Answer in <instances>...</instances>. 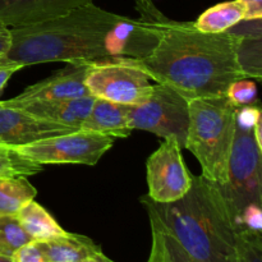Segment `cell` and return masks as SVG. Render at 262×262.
I'll use <instances>...</instances> for the list:
<instances>
[{"instance_id": "1", "label": "cell", "mask_w": 262, "mask_h": 262, "mask_svg": "<svg viewBox=\"0 0 262 262\" xmlns=\"http://www.w3.org/2000/svg\"><path fill=\"white\" fill-rule=\"evenodd\" d=\"M145 4L155 26L156 42L145 58L125 59L156 83L192 100L225 95L233 82L246 78L238 64L234 32H201L193 22L166 18L151 0H145Z\"/></svg>"}, {"instance_id": "2", "label": "cell", "mask_w": 262, "mask_h": 262, "mask_svg": "<svg viewBox=\"0 0 262 262\" xmlns=\"http://www.w3.org/2000/svg\"><path fill=\"white\" fill-rule=\"evenodd\" d=\"M124 15L94 3L51 19L10 28V48L0 64L25 67L56 61H101L112 59L109 37Z\"/></svg>"}, {"instance_id": "3", "label": "cell", "mask_w": 262, "mask_h": 262, "mask_svg": "<svg viewBox=\"0 0 262 262\" xmlns=\"http://www.w3.org/2000/svg\"><path fill=\"white\" fill-rule=\"evenodd\" d=\"M141 202L193 262H235L238 229L219 184L192 174L191 189L183 199L155 204L145 196Z\"/></svg>"}, {"instance_id": "4", "label": "cell", "mask_w": 262, "mask_h": 262, "mask_svg": "<svg viewBox=\"0 0 262 262\" xmlns=\"http://www.w3.org/2000/svg\"><path fill=\"white\" fill-rule=\"evenodd\" d=\"M189 123L184 148L201 165V176L216 184L228 181L235 136L237 107L227 95L189 100Z\"/></svg>"}, {"instance_id": "5", "label": "cell", "mask_w": 262, "mask_h": 262, "mask_svg": "<svg viewBox=\"0 0 262 262\" xmlns=\"http://www.w3.org/2000/svg\"><path fill=\"white\" fill-rule=\"evenodd\" d=\"M253 127L239 124L235 120L228 181L225 184H219L237 229L238 219L245 207L252 204L262 205V146L256 141Z\"/></svg>"}, {"instance_id": "6", "label": "cell", "mask_w": 262, "mask_h": 262, "mask_svg": "<svg viewBox=\"0 0 262 262\" xmlns=\"http://www.w3.org/2000/svg\"><path fill=\"white\" fill-rule=\"evenodd\" d=\"M150 77L125 58L92 61L86 87L96 99L136 106L150 99L154 84Z\"/></svg>"}, {"instance_id": "7", "label": "cell", "mask_w": 262, "mask_h": 262, "mask_svg": "<svg viewBox=\"0 0 262 262\" xmlns=\"http://www.w3.org/2000/svg\"><path fill=\"white\" fill-rule=\"evenodd\" d=\"M189 100L164 83L154 84L150 99L129 107L132 130H146L165 138L176 137L184 148L189 123Z\"/></svg>"}, {"instance_id": "8", "label": "cell", "mask_w": 262, "mask_h": 262, "mask_svg": "<svg viewBox=\"0 0 262 262\" xmlns=\"http://www.w3.org/2000/svg\"><path fill=\"white\" fill-rule=\"evenodd\" d=\"M115 138L91 130L73 132L43 138L28 145L18 146L20 154L41 164H82L96 165L106 151L113 147Z\"/></svg>"}, {"instance_id": "9", "label": "cell", "mask_w": 262, "mask_h": 262, "mask_svg": "<svg viewBox=\"0 0 262 262\" xmlns=\"http://www.w3.org/2000/svg\"><path fill=\"white\" fill-rule=\"evenodd\" d=\"M147 199L155 204H170L183 199L192 186L182 147L176 137L163 140L146 163Z\"/></svg>"}, {"instance_id": "10", "label": "cell", "mask_w": 262, "mask_h": 262, "mask_svg": "<svg viewBox=\"0 0 262 262\" xmlns=\"http://www.w3.org/2000/svg\"><path fill=\"white\" fill-rule=\"evenodd\" d=\"M73 130L77 129L41 119L0 100V145L18 147Z\"/></svg>"}, {"instance_id": "11", "label": "cell", "mask_w": 262, "mask_h": 262, "mask_svg": "<svg viewBox=\"0 0 262 262\" xmlns=\"http://www.w3.org/2000/svg\"><path fill=\"white\" fill-rule=\"evenodd\" d=\"M92 61L81 60L67 63L64 68L51 76L26 87L13 97L17 101H48V100H72L90 95L86 87V76Z\"/></svg>"}, {"instance_id": "12", "label": "cell", "mask_w": 262, "mask_h": 262, "mask_svg": "<svg viewBox=\"0 0 262 262\" xmlns=\"http://www.w3.org/2000/svg\"><path fill=\"white\" fill-rule=\"evenodd\" d=\"M92 0H0V20L7 27H19L51 19Z\"/></svg>"}, {"instance_id": "13", "label": "cell", "mask_w": 262, "mask_h": 262, "mask_svg": "<svg viewBox=\"0 0 262 262\" xmlns=\"http://www.w3.org/2000/svg\"><path fill=\"white\" fill-rule=\"evenodd\" d=\"M5 101L41 119L58 123L73 129H79L91 112L95 97L92 95H87L72 100L17 101L9 99Z\"/></svg>"}, {"instance_id": "14", "label": "cell", "mask_w": 262, "mask_h": 262, "mask_svg": "<svg viewBox=\"0 0 262 262\" xmlns=\"http://www.w3.org/2000/svg\"><path fill=\"white\" fill-rule=\"evenodd\" d=\"M129 107L128 105L95 97L91 112L79 129L102 133L114 138L129 137L132 133Z\"/></svg>"}, {"instance_id": "15", "label": "cell", "mask_w": 262, "mask_h": 262, "mask_svg": "<svg viewBox=\"0 0 262 262\" xmlns=\"http://www.w3.org/2000/svg\"><path fill=\"white\" fill-rule=\"evenodd\" d=\"M49 262H84L101 252L91 238L67 232L54 239L37 242Z\"/></svg>"}, {"instance_id": "16", "label": "cell", "mask_w": 262, "mask_h": 262, "mask_svg": "<svg viewBox=\"0 0 262 262\" xmlns=\"http://www.w3.org/2000/svg\"><path fill=\"white\" fill-rule=\"evenodd\" d=\"M15 216L23 230L35 242H46L67 233L54 219L53 215L35 200L27 202Z\"/></svg>"}, {"instance_id": "17", "label": "cell", "mask_w": 262, "mask_h": 262, "mask_svg": "<svg viewBox=\"0 0 262 262\" xmlns=\"http://www.w3.org/2000/svg\"><path fill=\"white\" fill-rule=\"evenodd\" d=\"M246 13L247 7L242 0H232L209 8L193 23L201 32L222 33L245 20Z\"/></svg>"}, {"instance_id": "18", "label": "cell", "mask_w": 262, "mask_h": 262, "mask_svg": "<svg viewBox=\"0 0 262 262\" xmlns=\"http://www.w3.org/2000/svg\"><path fill=\"white\" fill-rule=\"evenodd\" d=\"M37 189L27 177L0 179V215H17L27 202L35 200Z\"/></svg>"}, {"instance_id": "19", "label": "cell", "mask_w": 262, "mask_h": 262, "mask_svg": "<svg viewBox=\"0 0 262 262\" xmlns=\"http://www.w3.org/2000/svg\"><path fill=\"white\" fill-rule=\"evenodd\" d=\"M42 169L43 165L31 160L15 147L0 145V179L35 176Z\"/></svg>"}, {"instance_id": "20", "label": "cell", "mask_w": 262, "mask_h": 262, "mask_svg": "<svg viewBox=\"0 0 262 262\" xmlns=\"http://www.w3.org/2000/svg\"><path fill=\"white\" fill-rule=\"evenodd\" d=\"M32 242L15 215H0V253L12 258L23 245Z\"/></svg>"}, {"instance_id": "21", "label": "cell", "mask_w": 262, "mask_h": 262, "mask_svg": "<svg viewBox=\"0 0 262 262\" xmlns=\"http://www.w3.org/2000/svg\"><path fill=\"white\" fill-rule=\"evenodd\" d=\"M235 262H262V234L251 230L237 233Z\"/></svg>"}, {"instance_id": "22", "label": "cell", "mask_w": 262, "mask_h": 262, "mask_svg": "<svg viewBox=\"0 0 262 262\" xmlns=\"http://www.w3.org/2000/svg\"><path fill=\"white\" fill-rule=\"evenodd\" d=\"M225 95L235 107L258 105L257 86L251 78H241L234 81L228 87Z\"/></svg>"}, {"instance_id": "23", "label": "cell", "mask_w": 262, "mask_h": 262, "mask_svg": "<svg viewBox=\"0 0 262 262\" xmlns=\"http://www.w3.org/2000/svg\"><path fill=\"white\" fill-rule=\"evenodd\" d=\"M146 210H147L148 219L152 220L156 224V227H158L159 233H160L161 235V239H163L164 251H165V256L168 262H193L189 258V256L184 252V250L181 247V245L174 239L173 235L169 234V233L164 229V227L161 225V223L159 222L155 212L151 209H148V207H146Z\"/></svg>"}, {"instance_id": "24", "label": "cell", "mask_w": 262, "mask_h": 262, "mask_svg": "<svg viewBox=\"0 0 262 262\" xmlns=\"http://www.w3.org/2000/svg\"><path fill=\"white\" fill-rule=\"evenodd\" d=\"M251 230L262 233V205H248L241 212L238 219V232Z\"/></svg>"}, {"instance_id": "25", "label": "cell", "mask_w": 262, "mask_h": 262, "mask_svg": "<svg viewBox=\"0 0 262 262\" xmlns=\"http://www.w3.org/2000/svg\"><path fill=\"white\" fill-rule=\"evenodd\" d=\"M12 260L14 262H49L40 245L35 241L26 243L22 247L18 248L13 253Z\"/></svg>"}, {"instance_id": "26", "label": "cell", "mask_w": 262, "mask_h": 262, "mask_svg": "<svg viewBox=\"0 0 262 262\" xmlns=\"http://www.w3.org/2000/svg\"><path fill=\"white\" fill-rule=\"evenodd\" d=\"M151 225V233H152V245H151L150 256H148L147 262H168L165 256V251H164L163 239L159 233L158 227L152 220H150Z\"/></svg>"}, {"instance_id": "27", "label": "cell", "mask_w": 262, "mask_h": 262, "mask_svg": "<svg viewBox=\"0 0 262 262\" xmlns=\"http://www.w3.org/2000/svg\"><path fill=\"white\" fill-rule=\"evenodd\" d=\"M23 69L22 67L17 66V64H10V63H4L0 64V95L4 91L5 86H7L8 81L10 79V77L15 73V72Z\"/></svg>"}, {"instance_id": "28", "label": "cell", "mask_w": 262, "mask_h": 262, "mask_svg": "<svg viewBox=\"0 0 262 262\" xmlns=\"http://www.w3.org/2000/svg\"><path fill=\"white\" fill-rule=\"evenodd\" d=\"M247 7L245 20L261 19L262 18V0H242Z\"/></svg>"}, {"instance_id": "29", "label": "cell", "mask_w": 262, "mask_h": 262, "mask_svg": "<svg viewBox=\"0 0 262 262\" xmlns=\"http://www.w3.org/2000/svg\"><path fill=\"white\" fill-rule=\"evenodd\" d=\"M10 41H12V36H10V28L7 27L4 23L0 20V59L7 54V51L10 48Z\"/></svg>"}, {"instance_id": "30", "label": "cell", "mask_w": 262, "mask_h": 262, "mask_svg": "<svg viewBox=\"0 0 262 262\" xmlns=\"http://www.w3.org/2000/svg\"><path fill=\"white\" fill-rule=\"evenodd\" d=\"M84 262H114V261L110 260V258H107L101 251V252H99L97 255L92 256L91 258H89V260H86Z\"/></svg>"}, {"instance_id": "31", "label": "cell", "mask_w": 262, "mask_h": 262, "mask_svg": "<svg viewBox=\"0 0 262 262\" xmlns=\"http://www.w3.org/2000/svg\"><path fill=\"white\" fill-rule=\"evenodd\" d=\"M0 262H14V261H13L10 257H8V256H4L0 253Z\"/></svg>"}]
</instances>
